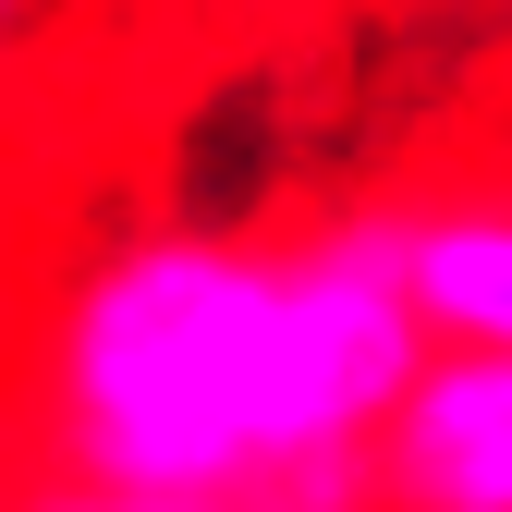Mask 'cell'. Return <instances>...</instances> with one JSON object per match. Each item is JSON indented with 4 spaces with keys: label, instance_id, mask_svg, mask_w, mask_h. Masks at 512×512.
Listing matches in <instances>:
<instances>
[{
    "label": "cell",
    "instance_id": "1",
    "mask_svg": "<svg viewBox=\"0 0 512 512\" xmlns=\"http://www.w3.org/2000/svg\"><path fill=\"white\" fill-rule=\"evenodd\" d=\"M427 342L439 330L391 281L366 208L317 232L159 220L49 293L25 415L49 476L232 512H378L366 439Z\"/></svg>",
    "mask_w": 512,
    "mask_h": 512
},
{
    "label": "cell",
    "instance_id": "2",
    "mask_svg": "<svg viewBox=\"0 0 512 512\" xmlns=\"http://www.w3.org/2000/svg\"><path fill=\"white\" fill-rule=\"evenodd\" d=\"M366 464L378 512H512V342H427Z\"/></svg>",
    "mask_w": 512,
    "mask_h": 512
},
{
    "label": "cell",
    "instance_id": "3",
    "mask_svg": "<svg viewBox=\"0 0 512 512\" xmlns=\"http://www.w3.org/2000/svg\"><path fill=\"white\" fill-rule=\"evenodd\" d=\"M366 220L439 342H512V183H452V196H403Z\"/></svg>",
    "mask_w": 512,
    "mask_h": 512
},
{
    "label": "cell",
    "instance_id": "4",
    "mask_svg": "<svg viewBox=\"0 0 512 512\" xmlns=\"http://www.w3.org/2000/svg\"><path fill=\"white\" fill-rule=\"evenodd\" d=\"M0 512H232V500H171V488H98V476H25Z\"/></svg>",
    "mask_w": 512,
    "mask_h": 512
},
{
    "label": "cell",
    "instance_id": "5",
    "mask_svg": "<svg viewBox=\"0 0 512 512\" xmlns=\"http://www.w3.org/2000/svg\"><path fill=\"white\" fill-rule=\"evenodd\" d=\"M25 25H37V0H0V61L25 49Z\"/></svg>",
    "mask_w": 512,
    "mask_h": 512
}]
</instances>
